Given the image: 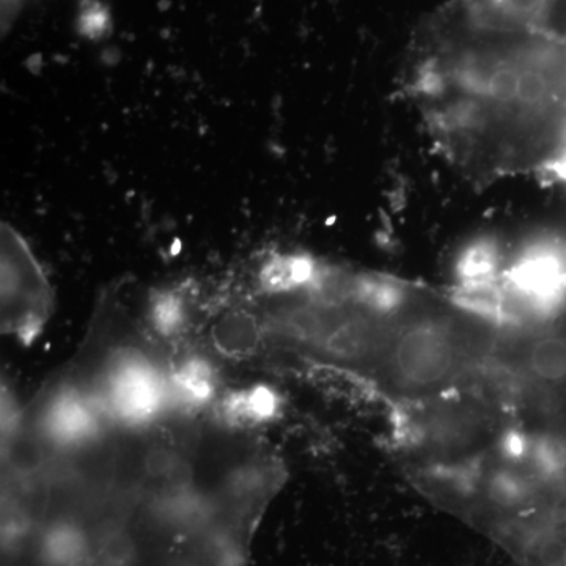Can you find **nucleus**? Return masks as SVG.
Instances as JSON below:
<instances>
[{"instance_id":"obj_1","label":"nucleus","mask_w":566,"mask_h":566,"mask_svg":"<svg viewBox=\"0 0 566 566\" xmlns=\"http://www.w3.org/2000/svg\"><path fill=\"white\" fill-rule=\"evenodd\" d=\"M547 0H447L412 41L406 88L447 161L472 181L558 170L566 31Z\"/></svg>"},{"instance_id":"obj_2","label":"nucleus","mask_w":566,"mask_h":566,"mask_svg":"<svg viewBox=\"0 0 566 566\" xmlns=\"http://www.w3.org/2000/svg\"><path fill=\"white\" fill-rule=\"evenodd\" d=\"M52 308L54 294L31 249L2 223V333L32 344Z\"/></svg>"},{"instance_id":"obj_3","label":"nucleus","mask_w":566,"mask_h":566,"mask_svg":"<svg viewBox=\"0 0 566 566\" xmlns=\"http://www.w3.org/2000/svg\"><path fill=\"white\" fill-rule=\"evenodd\" d=\"M524 364L528 374L546 382L566 379V340L558 335H542L528 344Z\"/></svg>"},{"instance_id":"obj_4","label":"nucleus","mask_w":566,"mask_h":566,"mask_svg":"<svg viewBox=\"0 0 566 566\" xmlns=\"http://www.w3.org/2000/svg\"><path fill=\"white\" fill-rule=\"evenodd\" d=\"M20 0H6L7 6L17 7Z\"/></svg>"}]
</instances>
